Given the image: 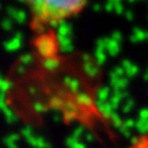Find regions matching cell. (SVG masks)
I'll list each match as a JSON object with an SVG mask.
<instances>
[{
	"label": "cell",
	"mask_w": 148,
	"mask_h": 148,
	"mask_svg": "<svg viewBox=\"0 0 148 148\" xmlns=\"http://www.w3.org/2000/svg\"><path fill=\"white\" fill-rule=\"evenodd\" d=\"M27 7L33 24L52 27L81 13L89 0H21Z\"/></svg>",
	"instance_id": "6da1fadb"
},
{
	"label": "cell",
	"mask_w": 148,
	"mask_h": 148,
	"mask_svg": "<svg viewBox=\"0 0 148 148\" xmlns=\"http://www.w3.org/2000/svg\"><path fill=\"white\" fill-rule=\"evenodd\" d=\"M132 148H148V133L139 136L133 144Z\"/></svg>",
	"instance_id": "7a4b0ae2"
}]
</instances>
